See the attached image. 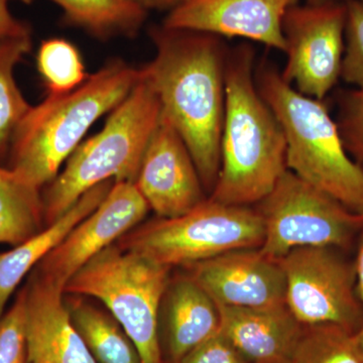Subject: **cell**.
<instances>
[{"label":"cell","mask_w":363,"mask_h":363,"mask_svg":"<svg viewBox=\"0 0 363 363\" xmlns=\"http://www.w3.org/2000/svg\"><path fill=\"white\" fill-rule=\"evenodd\" d=\"M37 66L49 95L71 92L89 77L77 48L59 38L45 40L40 44Z\"/></svg>","instance_id":"cell-24"},{"label":"cell","mask_w":363,"mask_h":363,"mask_svg":"<svg viewBox=\"0 0 363 363\" xmlns=\"http://www.w3.org/2000/svg\"><path fill=\"white\" fill-rule=\"evenodd\" d=\"M159 100L140 77L101 130L81 143L42 194L45 225L66 213L90 189L107 181L133 182L161 121Z\"/></svg>","instance_id":"cell-5"},{"label":"cell","mask_w":363,"mask_h":363,"mask_svg":"<svg viewBox=\"0 0 363 363\" xmlns=\"http://www.w3.org/2000/svg\"><path fill=\"white\" fill-rule=\"evenodd\" d=\"M23 290L28 363H96L72 322L64 291L35 272Z\"/></svg>","instance_id":"cell-15"},{"label":"cell","mask_w":363,"mask_h":363,"mask_svg":"<svg viewBox=\"0 0 363 363\" xmlns=\"http://www.w3.org/2000/svg\"><path fill=\"white\" fill-rule=\"evenodd\" d=\"M217 307L220 317L219 330L248 362H290L303 326L286 305L267 308Z\"/></svg>","instance_id":"cell-16"},{"label":"cell","mask_w":363,"mask_h":363,"mask_svg":"<svg viewBox=\"0 0 363 363\" xmlns=\"http://www.w3.org/2000/svg\"><path fill=\"white\" fill-rule=\"evenodd\" d=\"M162 303L169 363H176L220 329L216 303L190 274L169 281Z\"/></svg>","instance_id":"cell-17"},{"label":"cell","mask_w":363,"mask_h":363,"mask_svg":"<svg viewBox=\"0 0 363 363\" xmlns=\"http://www.w3.org/2000/svg\"><path fill=\"white\" fill-rule=\"evenodd\" d=\"M335 247H301L278 259L286 306L302 326L331 324L357 334L363 322L354 262Z\"/></svg>","instance_id":"cell-9"},{"label":"cell","mask_w":363,"mask_h":363,"mask_svg":"<svg viewBox=\"0 0 363 363\" xmlns=\"http://www.w3.org/2000/svg\"><path fill=\"white\" fill-rule=\"evenodd\" d=\"M131 1L135 2V4L142 7L147 13L150 11H162L171 13L178 7L185 4L189 0H131Z\"/></svg>","instance_id":"cell-31"},{"label":"cell","mask_w":363,"mask_h":363,"mask_svg":"<svg viewBox=\"0 0 363 363\" xmlns=\"http://www.w3.org/2000/svg\"><path fill=\"white\" fill-rule=\"evenodd\" d=\"M190 276L217 305L267 308L286 305V281L279 260L259 248H241L191 266Z\"/></svg>","instance_id":"cell-13"},{"label":"cell","mask_w":363,"mask_h":363,"mask_svg":"<svg viewBox=\"0 0 363 363\" xmlns=\"http://www.w3.org/2000/svg\"><path fill=\"white\" fill-rule=\"evenodd\" d=\"M264 225L259 250L279 259L301 247H350L363 227V215L286 169L257 204Z\"/></svg>","instance_id":"cell-8"},{"label":"cell","mask_w":363,"mask_h":363,"mask_svg":"<svg viewBox=\"0 0 363 363\" xmlns=\"http://www.w3.org/2000/svg\"><path fill=\"white\" fill-rule=\"evenodd\" d=\"M355 272H357V291L358 298L362 303L363 312V227L362 233L359 234V245H358V252L357 259L354 262ZM357 337L363 346V322L362 328L357 333Z\"/></svg>","instance_id":"cell-30"},{"label":"cell","mask_w":363,"mask_h":363,"mask_svg":"<svg viewBox=\"0 0 363 363\" xmlns=\"http://www.w3.org/2000/svg\"><path fill=\"white\" fill-rule=\"evenodd\" d=\"M0 363H28L25 290L0 317Z\"/></svg>","instance_id":"cell-27"},{"label":"cell","mask_w":363,"mask_h":363,"mask_svg":"<svg viewBox=\"0 0 363 363\" xmlns=\"http://www.w3.org/2000/svg\"><path fill=\"white\" fill-rule=\"evenodd\" d=\"M65 304L96 363H143L135 343L111 313L79 296L66 300Z\"/></svg>","instance_id":"cell-19"},{"label":"cell","mask_w":363,"mask_h":363,"mask_svg":"<svg viewBox=\"0 0 363 363\" xmlns=\"http://www.w3.org/2000/svg\"><path fill=\"white\" fill-rule=\"evenodd\" d=\"M28 35H32L30 28L11 13L9 0H0V40Z\"/></svg>","instance_id":"cell-29"},{"label":"cell","mask_w":363,"mask_h":363,"mask_svg":"<svg viewBox=\"0 0 363 363\" xmlns=\"http://www.w3.org/2000/svg\"><path fill=\"white\" fill-rule=\"evenodd\" d=\"M72 26L100 40L133 38L147 18V11L131 0H52Z\"/></svg>","instance_id":"cell-21"},{"label":"cell","mask_w":363,"mask_h":363,"mask_svg":"<svg viewBox=\"0 0 363 363\" xmlns=\"http://www.w3.org/2000/svg\"><path fill=\"white\" fill-rule=\"evenodd\" d=\"M150 35L156 56L140 68V77L187 145L210 195L220 169L229 51L212 33L162 25L150 28Z\"/></svg>","instance_id":"cell-1"},{"label":"cell","mask_w":363,"mask_h":363,"mask_svg":"<svg viewBox=\"0 0 363 363\" xmlns=\"http://www.w3.org/2000/svg\"><path fill=\"white\" fill-rule=\"evenodd\" d=\"M298 0H189L169 13L167 28L243 38L285 52L284 16Z\"/></svg>","instance_id":"cell-14"},{"label":"cell","mask_w":363,"mask_h":363,"mask_svg":"<svg viewBox=\"0 0 363 363\" xmlns=\"http://www.w3.org/2000/svg\"><path fill=\"white\" fill-rule=\"evenodd\" d=\"M135 185L161 218L188 213L208 198L190 150L162 116L147 143Z\"/></svg>","instance_id":"cell-12"},{"label":"cell","mask_w":363,"mask_h":363,"mask_svg":"<svg viewBox=\"0 0 363 363\" xmlns=\"http://www.w3.org/2000/svg\"><path fill=\"white\" fill-rule=\"evenodd\" d=\"M255 81L283 126L289 171L363 215V171L346 152L324 102L301 94L274 66L264 64Z\"/></svg>","instance_id":"cell-4"},{"label":"cell","mask_w":363,"mask_h":363,"mask_svg":"<svg viewBox=\"0 0 363 363\" xmlns=\"http://www.w3.org/2000/svg\"><path fill=\"white\" fill-rule=\"evenodd\" d=\"M150 208L133 182H114L99 206L35 267L64 291L69 279L105 248L142 223Z\"/></svg>","instance_id":"cell-11"},{"label":"cell","mask_w":363,"mask_h":363,"mask_svg":"<svg viewBox=\"0 0 363 363\" xmlns=\"http://www.w3.org/2000/svg\"><path fill=\"white\" fill-rule=\"evenodd\" d=\"M140 79V68L112 60L77 89L48 95L14 133L7 168L40 190L51 183L91 126L114 111Z\"/></svg>","instance_id":"cell-3"},{"label":"cell","mask_w":363,"mask_h":363,"mask_svg":"<svg viewBox=\"0 0 363 363\" xmlns=\"http://www.w3.org/2000/svg\"><path fill=\"white\" fill-rule=\"evenodd\" d=\"M337 1V0H309L311 4H320V2ZM363 1V0H362Z\"/></svg>","instance_id":"cell-32"},{"label":"cell","mask_w":363,"mask_h":363,"mask_svg":"<svg viewBox=\"0 0 363 363\" xmlns=\"http://www.w3.org/2000/svg\"><path fill=\"white\" fill-rule=\"evenodd\" d=\"M32 45V35L0 40V160L9 156L14 133L33 106L14 78V69Z\"/></svg>","instance_id":"cell-22"},{"label":"cell","mask_w":363,"mask_h":363,"mask_svg":"<svg viewBox=\"0 0 363 363\" xmlns=\"http://www.w3.org/2000/svg\"><path fill=\"white\" fill-rule=\"evenodd\" d=\"M176 363H250L220 330Z\"/></svg>","instance_id":"cell-28"},{"label":"cell","mask_w":363,"mask_h":363,"mask_svg":"<svg viewBox=\"0 0 363 363\" xmlns=\"http://www.w3.org/2000/svg\"><path fill=\"white\" fill-rule=\"evenodd\" d=\"M169 267L112 245L81 267L64 294L97 298L135 343L143 363H164L160 314Z\"/></svg>","instance_id":"cell-6"},{"label":"cell","mask_w":363,"mask_h":363,"mask_svg":"<svg viewBox=\"0 0 363 363\" xmlns=\"http://www.w3.org/2000/svg\"><path fill=\"white\" fill-rule=\"evenodd\" d=\"M335 121L346 152L363 171V89L340 95Z\"/></svg>","instance_id":"cell-26"},{"label":"cell","mask_w":363,"mask_h":363,"mask_svg":"<svg viewBox=\"0 0 363 363\" xmlns=\"http://www.w3.org/2000/svg\"><path fill=\"white\" fill-rule=\"evenodd\" d=\"M290 363H363V346L336 325L303 326Z\"/></svg>","instance_id":"cell-23"},{"label":"cell","mask_w":363,"mask_h":363,"mask_svg":"<svg viewBox=\"0 0 363 363\" xmlns=\"http://www.w3.org/2000/svg\"><path fill=\"white\" fill-rule=\"evenodd\" d=\"M289 363H290V362H289Z\"/></svg>","instance_id":"cell-33"},{"label":"cell","mask_w":363,"mask_h":363,"mask_svg":"<svg viewBox=\"0 0 363 363\" xmlns=\"http://www.w3.org/2000/svg\"><path fill=\"white\" fill-rule=\"evenodd\" d=\"M113 184L114 181H107L90 189L56 221L13 250L0 253V317L26 274L58 247L74 227L99 206Z\"/></svg>","instance_id":"cell-18"},{"label":"cell","mask_w":363,"mask_h":363,"mask_svg":"<svg viewBox=\"0 0 363 363\" xmlns=\"http://www.w3.org/2000/svg\"><path fill=\"white\" fill-rule=\"evenodd\" d=\"M345 25V4L309 2L291 6L283 20L284 80L301 94L323 101L340 78Z\"/></svg>","instance_id":"cell-10"},{"label":"cell","mask_w":363,"mask_h":363,"mask_svg":"<svg viewBox=\"0 0 363 363\" xmlns=\"http://www.w3.org/2000/svg\"><path fill=\"white\" fill-rule=\"evenodd\" d=\"M345 4V48L340 78L363 89V1L347 0Z\"/></svg>","instance_id":"cell-25"},{"label":"cell","mask_w":363,"mask_h":363,"mask_svg":"<svg viewBox=\"0 0 363 363\" xmlns=\"http://www.w3.org/2000/svg\"><path fill=\"white\" fill-rule=\"evenodd\" d=\"M253 64L248 45L228 52L220 169L209 198L233 206L257 205L288 169L285 133L260 94Z\"/></svg>","instance_id":"cell-2"},{"label":"cell","mask_w":363,"mask_h":363,"mask_svg":"<svg viewBox=\"0 0 363 363\" xmlns=\"http://www.w3.org/2000/svg\"><path fill=\"white\" fill-rule=\"evenodd\" d=\"M264 225L257 208L233 206L208 197L188 213L135 227L119 247L162 266L191 267L241 248H260Z\"/></svg>","instance_id":"cell-7"},{"label":"cell","mask_w":363,"mask_h":363,"mask_svg":"<svg viewBox=\"0 0 363 363\" xmlns=\"http://www.w3.org/2000/svg\"><path fill=\"white\" fill-rule=\"evenodd\" d=\"M42 193L0 164V245L16 247L44 228Z\"/></svg>","instance_id":"cell-20"}]
</instances>
